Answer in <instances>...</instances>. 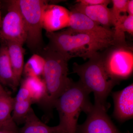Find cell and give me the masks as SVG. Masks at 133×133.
Segmentation results:
<instances>
[{
  "label": "cell",
  "mask_w": 133,
  "mask_h": 133,
  "mask_svg": "<svg viewBox=\"0 0 133 133\" xmlns=\"http://www.w3.org/2000/svg\"><path fill=\"white\" fill-rule=\"evenodd\" d=\"M69 27L72 29L89 33L100 38L114 40V31L93 21L84 15L71 10Z\"/></svg>",
  "instance_id": "30bf717a"
},
{
  "label": "cell",
  "mask_w": 133,
  "mask_h": 133,
  "mask_svg": "<svg viewBox=\"0 0 133 133\" xmlns=\"http://www.w3.org/2000/svg\"><path fill=\"white\" fill-rule=\"evenodd\" d=\"M114 102V118L123 122L133 118V85L128 86L123 90L112 93Z\"/></svg>",
  "instance_id": "8fae6325"
},
{
  "label": "cell",
  "mask_w": 133,
  "mask_h": 133,
  "mask_svg": "<svg viewBox=\"0 0 133 133\" xmlns=\"http://www.w3.org/2000/svg\"><path fill=\"white\" fill-rule=\"evenodd\" d=\"M127 12L128 15H133V1L128 0L127 5Z\"/></svg>",
  "instance_id": "7402d4cb"
},
{
  "label": "cell",
  "mask_w": 133,
  "mask_h": 133,
  "mask_svg": "<svg viewBox=\"0 0 133 133\" xmlns=\"http://www.w3.org/2000/svg\"><path fill=\"white\" fill-rule=\"evenodd\" d=\"M104 65L109 77L115 81L128 78L133 70L132 47L127 45L114 44L102 52Z\"/></svg>",
  "instance_id": "8992f818"
},
{
  "label": "cell",
  "mask_w": 133,
  "mask_h": 133,
  "mask_svg": "<svg viewBox=\"0 0 133 133\" xmlns=\"http://www.w3.org/2000/svg\"><path fill=\"white\" fill-rule=\"evenodd\" d=\"M24 124L19 129V133H65L59 124L50 127L44 123L36 116L32 108L27 115Z\"/></svg>",
  "instance_id": "9a60e30c"
},
{
  "label": "cell",
  "mask_w": 133,
  "mask_h": 133,
  "mask_svg": "<svg viewBox=\"0 0 133 133\" xmlns=\"http://www.w3.org/2000/svg\"><path fill=\"white\" fill-rule=\"evenodd\" d=\"M14 98L6 91L0 95V130L19 133V129L12 118Z\"/></svg>",
  "instance_id": "5bb4252c"
},
{
  "label": "cell",
  "mask_w": 133,
  "mask_h": 133,
  "mask_svg": "<svg viewBox=\"0 0 133 133\" xmlns=\"http://www.w3.org/2000/svg\"><path fill=\"white\" fill-rule=\"evenodd\" d=\"M72 69L79 77V81L83 87L90 93L94 94L95 103L108 108L107 99L118 82L108 74L102 52H99L83 64L74 63Z\"/></svg>",
  "instance_id": "3957f363"
},
{
  "label": "cell",
  "mask_w": 133,
  "mask_h": 133,
  "mask_svg": "<svg viewBox=\"0 0 133 133\" xmlns=\"http://www.w3.org/2000/svg\"><path fill=\"white\" fill-rule=\"evenodd\" d=\"M107 108L95 103L86 114L87 118L78 125L76 133H121L108 115Z\"/></svg>",
  "instance_id": "ba28073f"
},
{
  "label": "cell",
  "mask_w": 133,
  "mask_h": 133,
  "mask_svg": "<svg viewBox=\"0 0 133 133\" xmlns=\"http://www.w3.org/2000/svg\"><path fill=\"white\" fill-rule=\"evenodd\" d=\"M0 133H17L13 131L7 130H0Z\"/></svg>",
  "instance_id": "cb8c5ba5"
},
{
  "label": "cell",
  "mask_w": 133,
  "mask_h": 133,
  "mask_svg": "<svg viewBox=\"0 0 133 133\" xmlns=\"http://www.w3.org/2000/svg\"><path fill=\"white\" fill-rule=\"evenodd\" d=\"M49 40L48 47L70 60L79 57L89 59L114 45V40L100 38L69 28L56 32H46Z\"/></svg>",
  "instance_id": "6da1fadb"
},
{
  "label": "cell",
  "mask_w": 133,
  "mask_h": 133,
  "mask_svg": "<svg viewBox=\"0 0 133 133\" xmlns=\"http://www.w3.org/2000/svg\"><path fill=\"white\" fill-rule=\"evenodd\" d=\"M70 11L59 5H45L42 16L43 29L46 32H56L69 27Z\"/></svg>",
  "instance_id": "9c48e42d"
},
{
  "label": "cell",
  "mask_w": 133,
  "mask_h": 133,
  "mask_svg": "<svg viewBox=\"0 0 133 133\" xmlns=\"http://www.w3.org/2000/svg\"><path fill=\"white\" fill-rule=\"evenodd\" d=\"M8 12L0 29L1 42L26 43L27 31L24 19L15 0L7 1Z\"/></svg>",
  "instance_id": "52a82bcc"
},
{
  "label": "cell",
  "mask_w": 133,
  "mask_h": 133,
  "mask_svg": "<svg viewBox=\"0 0 133 133\" xmlns=\"http://www.w3.org/2000/svg\"><path fill=\"white\" fill-rule=\"evenodd\" d=\"M45 64L44 58L39 54L35 53L24 65L23 73L25 77H41L43 76Z\"/></svg>",
  "instance_id": "d6986e66"
},
{
  "label": "cell",
  "mask_w": 133,
  "mask_h": 133,
  "mask_svg": "<svg viewBox=\"0 0 133 133\" xmlns=\"http://www.w3.org/2000/svg\"><path fill=\"white\" fill-rule=\"evenodd\" d=\"M20 83L29 91L33 104H37L43 107L46 98V87L44 79L41 77H28Z\"/></svg>",
  "instance_id": "ac0fdd59"
},
{
  "label": "cell",
  "mask_w": 133,
  "mask_h": 133,
  "mask_svg": "<svg viewBox=\"0 0 133 133\" xmlns=\"http://www.w3.org/2000/svg\"><path fill=\"white\" fill-rule=\"evenodd\" d=\"M2 43H5L7 47L9 56L15 77L20 84L24 66L23 44L10 41Z\"/></svg>",
  "instance_id": "e0dca14e"
},
{
  "label": "cell",
  "mask_w": 133,
  "mask_h": 133,
  "mask_svg": "<svg viewBox=\"0 0 133 133\" xmlns=\"http://www.w3.org/2000/svg\"><path fill=\"white\" fill-rule=\"evenodd\" d=\"M79 81H72L55 104L59 114V123L65 133H76L81 112L87 113L92 107L89 94Z\"/></svg>",
  "instance_id": "277c9868"
},
{
  "label": "cell",
  "mask_w": 133,
  "mask_h": 133,
  "mask_svg": "<svg viewBox=\"0 0 133 133\" xmlns=\"http://www.w3.org/2000/svg\"><path fill=\"white\" fill-rule=\"evenodd\" d=\"M2 18L1 12V7H0V29L1 27L2 24Z\"/></svg>",
  "instance_id": "d4e9b609"
},
{
  "label": "cell",
  "mask_w": 133,
  "mask_h": 133,
  "mask_svg": "<svg viewBox=\"0 0 133 133\" xmlns=\"http://www.w3.org/2000/svg\"><path fill=\"white\" fill-rule=\"evenodd\" d=\"M107 5L86 6L77 3L71 10L87 16L96 23L108 29L112 26L111 10Z\"/></svg>",
  "instance_id": "7c38bea8"
},
{
  "label": "cell",
  "mask_w": 133,
  "mask_h": 133,
  "mask_svg": "<svg viewBox=\"0 0 133 133\" xmlns=\"http://www.w3.org/2000/svg\"><path fill=\"white\" fill-rule=\"evenodd\" d=\"M32 104L29 91L21 84L16 97L14 98L12 113V118L17 125L24 124Z\"/></svg>",
  "instance_id": "4fadbf2b"
},
{
  "label": "cell",
  "mask_w": 133,
  "mask_h": 133,
  "mask_svg": "<svg viewBox=\"0 0 133 133\" xmlns=\"http://www.w3.org/2000/svg\"><path fill=\"white\" fill-rule=\"evenodd\" d=\"M111 9L112 23L116 28L127 15V5L128 0H113Z\"/></svg>",
  "instance_id": "ffe728a7"
},
{
  "label": "cell",
  "mask_w": 133,
  "mask_h": 133,
  "mask_svg": "<svg viewBox=\"0 0 133 133\" xmlns=\"http://www.w3.org/2000/svg\"><path fill=\"white\" fill-rule=\"evenodd\" d=\"M6 92V91L4 90L2 85L0 83V95Z\"/></svg>",
  "instance_id": "603a6c76"
},
{
  "label": "cell",
  "mask_w": 133,
  "mask_h": 133,
  "mask_svg": "<svg viewBox=\"0 0 133 133\" xmlns=\"http://www.w3.org/2000/svg\"><path fill=\"white\" fill-rule=\"evenodd\" d=\"M45 64L43 77L46 89V98L43 108L51 112L55 102L70 85L68 77V60L59 52L46 46L41 52Z\"/></svg>",
  "instance_id": "7a4b0ae2"
},
{
  "label": "cell",
  "mask_w": 133,
  "mask_h": 133,
  "mask_svg": "<svg viewBox=\"0 0 133 133\" xmlns=\"http://www.w3.org/2000/svg\"><path fill=\"white\" fill-rule=\"evenodd\" d=\"M76 2L86 6H95L101 5H108L111 2V1L108 0H78L76 1Z\"/></svg>",
  "instance_id": "44dd1931"
},
{
  "label": "cell",
  "mask_w": 133,
  "mask_h": 133,
  "mask_svg": "<svg viewBox=\"0 0 133 133\" xmlns=\"http://www.w3.org/2000/svg\"><path fill=\"white\" fill-rule=\"evenodd\" d=\"M0 45V83L16 90L19 84L16 81L10 60L8 48L4 43Z\"/></svg>",
  "instance_id": "2e32d148"
},
{
  "label": "cell",
  "mask_w": 133,
  "mask_h": 133,
  "mask_svg": "<svg viewBox=\"0 0 133 133\" xmlns=\"http://www.w3.org/2000/svg\"><path fill=\"white\" fill-rule=\"evenodd\" d=\"M21 13L27 31L26 43L34 54L43 49L42 16L48 2L43 0H15Z\"/></svg>",
  "instance_id": "5b68a950"
}]
</instances>
